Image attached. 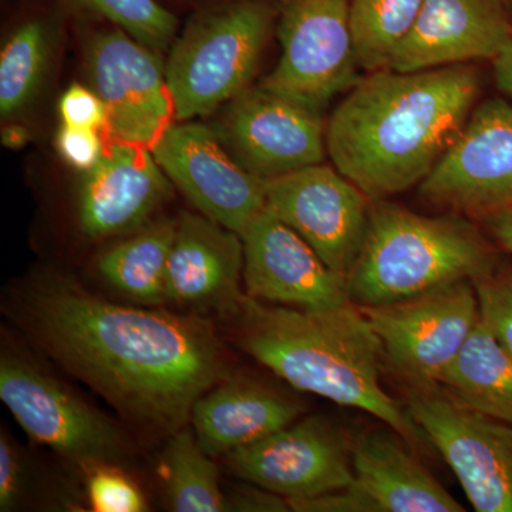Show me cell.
<instances>
[{
  "instance_id": "12",
  "label": "cell",
  "mask_w": 512,
  "mask_h": 512,
  "mask_svg": "<svg viewBox=\"0 0 512 512\" xmlns=\"http://www.w3.org/2000/svg\"><path fill=\"white\" fill-rule=\"evenodd\" d=\"M87 72L106 104L110 140L153 150L175 120L165 67L156 52L111 25L90 39Z\"/></svg>"
},
{
  "instance_id": "7",
  "label": "cell",
  "mask_w": 512,
  "mask_h": 512,
  "mask_svg": "<svg viewBox=\"0 0 512 512\" xmlns=\"http://www.w3.org/2000/svg\"><path fill=\"white\" fill-rule=\"evenodd\" d=\"M382 343L384 362L410 389H434L481 320L471 281H458L402 301L359 306Z\"/></svg>"
},
{
  "instance_id": "28",
  "label": "cell",
  "mask_w": 512,
  "mask_h": 512,
  "mask_svg": "<svg viewBox=\"0 0 512 512\" xmlns=\"http://www.w3.org/2000/svg\"><path fill=\"white\" fill-rule=\"evenodd\" d=\"M87 473V497L94 512H146V495L120 466H97Z\"/></svg>"
},
{
  "instance_id": "21",
  "label": "cell",
  "mask_w": 512,
  "mask_h": 512,
  "mask_svg": "<svg viewBox=\"0 0 512 512\" xmlns=\"http://www.w3.org/2000/svg\"><path fill=\"white\" fill-rule=\"evenodd\" d=\"M302 412L301 404L264 384L229 375L197 400L190 423L202 450L218 457L264 440Z\"/></svg>"
},
{
  "instance_id": "26",
  "label": "cell",
  "mask_w": 512,
  "mask_h": 512,
  "mask_svg": "<svg viewBox=\"0 0 512 512\" xmlns=\"http://www.w3.org/2000/svg\"><path fill=\"white\" fill-rule=\"evenodd\" d=\"M423 0H350L357 63L367 73L387 69L410 32Z\"/></svg>"
},
{
  "instance_id": "23",
  "label": "cell",
  "mask_w": 512,
  "mask_h": 512,
  "mask_svg": "<svg viewBox=\"0 0 512 512\" xmlns=\"http://www.w3.org/2000/svg\"><path fill=\"white\" fill-rule=\"evenodd\" d=\"M177 221L148 222L131 237L101 251L96 269L114 291L137 303H167L165 278Z\"/></svg>"
},
{
  "instance_id": "3",
  "label": "cell",
  "mask_w": 512,
  "mask_h": 512,
  "mask_svg": "<svg viewBox=\"0 0 512 512\" xmlns=\"http://www.w3.org/2000/svg\"><path fill=\"white\" fill-rule=\"evenodd\" d=\"M231 320L239 348L299 392L369 413L414 451L426 446L406 406L384 392L382 343L356 303L301 309L245 295Z\"/></svg>"
},
{
  "instance_id": "18",
  "label": "cell",
  "mask_w": 512,
  "mask_h": 512,
  "mask_svg": "<svg viewBox=\"0 0 512 512\" xmlns=\"http://www.w3.org/2000/svg\"><path fill=\"white\" fill-rule=\"evenodd\" d=\"M173 192L153 151L110 140L79 192V225L87 238L133 234L150 222Z\"/></svg>"
},
{
  "instance_id": "11",
  "label": "cell",
  "mask_w": 512,
  "mask_h": 512,
  "mask_svg": "<svg viewBox=\"0 0 512 512\" xmlns=\"http://www.w3.org/2000/svg\"><path fill=\"white\" fill-rule=\"evenodd\" d=\"M424 201L483 221L512 208V104H478L439 164L419 185Z\"/></svg>"
},
{
  "instance_id": "16",
  "label": "cell",
  "mask_w": 512,
  "mask_h": 512,
  "mask_svg": "<svg viewBox=\"0 0 512 512\" xmlns=\"http://www.w3.org/2000/svg\"><path fill=\"white\" fill-rule=\"evenodd\" d=\"M353 480L345 490L308 500H288L298 512H461L458 503L414 457L403 439L384 431L352 444Z\"/></svg>"
},
{
  "instance_id": "6",
  "label": "cell",
  "mask_w": 512,
  "mask_h": 512,
  "mask_svg": "<svg viewBox=\"0 0 512 512\" xmlns=\"http://www.w3.org/2000/svg\"><path fill=\"white\" fill-rule=\"evenodd\" d=\"M0 399L30 439L84 471L121 466L130 456V443L116 421L18 350H2Z\"/></svg>"
},
{
  "instance_id": "5",
  "label": "cell",
  "mask_w": 512,
  "mask_h": 512,
  "mask_svg": "<svg viewBox=\"0 0 512 512\" xmlns=\"http://www.w3.org/2000/svg\"><path fill=\"white\" fill-rule=\"evenodd\" d=\"M278 12L272 0H225L191 20L165 64L175 120L207 116L248 89Z\"/></svg>"
},
{
  "instance_id": "24",
  "label": "cell",
  "mask_w": 512,
  "mask_h": 512,
  "mask_svg": "<svg viewBox=\"0 0 512 512\" xmlns=\"http://www.w3.org/2000/svg\"><path fill=\"white\" fill-rule=\"evenodd\" d=\"M57 28L55 13L36 12L13 30L0 56V116L10 120L45 82Z\"/></svg>"
},
{
  "instance_id": "35",
  "label": "cell",
  "mask_w": 512,
  "mask_h": 512,
  "mask_svg": "<svg viewBox=\"0 0 512 512\" xmlns=\"http://www.w3.org/2000/svg\"><path fill=\"white\" fill-rule=\"evenodd\" d=\"M494 76L501 92L512 100V39L504 52L494 60Z\"/></svg>"
},
{
  "instance_id": "15",
  "label": "cell",
  "mask_w": 512,
  "mask_h": 512,
  "mask_svg": "<svg viewBox=\"0 0 512 512\" xmlns=\"http://www.w3.org/2000/svg\"><path fill=\"white\" fill-rule=\"evenodd\" d=\"M151 151L187 200L225 228L242 235L265 210L266 180L245 170L212 128L173 124Z\"/></svg>"
},
{
  "instance_id": "20",
  "label": "cell",
  "mask_w": 512,
  "mask_h": 512,
  "mask_svg": "<svg viewBox=\"0 0 512 512\" xmlns=\"http://www.w3.org/2000/svg\"><path fill=\"white\" fill-rule=\"evenodd\" d=\"M242 278L241 235L205 215L181 214L165 278L167 303L212 311L231 320L245 296Z\"/></svg>"
},
{
  "instance_id": "27",
  "label": "cell",
  "mask_w": 512,
  "mask_h": 512,
  "mask_svg": "<svg viewBox=\"0 0 512 512\" xmlns=\"http://www.w3.org/2000/svg\"><path fill=\"white\" fill-rule=\"evenodd\" d=\"M62 8L104 20L161 52L173 45L178 19L158 0H57Z\"/></svg>"
},
{
  "instance_id": "9",
  "label": "cell",
  "mask_w": 512,
  "mask_h": 512,
  "mask_svg": "<svg viewBox=\"0 0 512 512\" xmlns=\"http://www.w3.org/2000/svg\"><path fill=\"white\" fill-rule=\"evenodd\" d=\"M406 409L453 470L477 512H512V424L463 409L434 389H410Z\"/></svg>"
},
{
  "instance_id": "13",
  "label": "cell",
  "mask_w": 512,
  "mask_h": 512,
  "mask_svg": "<svg viewBox=\"0 0 512 512\" xmlns=\"http://www.w3.org/2000/svg\"><path fill=\"white\" fill-rule=\"evenodd\" d=\"M352 444L325 417L293 421L264 440L231 451L232 474L286 500L345 490L353 480Z\"/></svg>"
},
{
  "instance_id": "25",
  "label": "cell",
  "mask_w": 512,
  "mask_h": 512,
  "mask_svg": "<svg viewBox=\"0 0 512 512\" xmlns=\"http://www.w3.org/2000/svg\"><path fill=\"white\" fill-rule=\"evenodd\" d=\"M161 477L168 507L175 512H228L221 471L185 426L167 440Z\"/></svg>"
},
{
  "instance_id": "4",
  "label": "cell",
  "mask_w": 512,
  "mask_h": 512,
  "mask_svg": "<svg viewBox=\"0 0 512 512\" xmlns=\"http://www.w3.org/2000/svg\"><path fill=\"white\" fill-rule=\"evenodd\" d=\"M495 269L493 248L467 217H426L376 200L348 279L349 298L357 306L386 305L454 282H476Z\"/></svg>"
},
{
  "instance_id": "34",
  "label": "cell",
  "mask_w": 512,
  "mask_h": 512,
  "mask_svg": "<svg viewBox=\"0 0 512 512\" xmlns=\"http://www.w3.org/2000/svg\"><path fill=\"white\" fill-rule=\"evenodd\" d=\"M483 222L501 248L512 255V208L497 212L485 218Z\"/></svg>"
},
{
  "instance_id": "2",
  "label": "cell",
  "mask_w": 512,
  "mask_h": 512,
  "mask_svg": "<svg viewBox=\"0 0 512 512\" xmlns=\"http://www.w3.org/2000/svg\"><path fill=\"white\" fill-rule=\"evenodd\" d=\"M480 94L473 64L362 77L326 123L328 156L372 201L420 185L460 136Z\"/></svg>"
},
{
  "instance_id": "17",
  "label": "cell",
  "mask_w": 512,
  "mask_h": 512,
  "mask_svg": "<svg viewBox=\"0 0 512 512\" xmlns=\"http://www.w3.org/2000/svg\"><path fill=\"white\" fill-rule=\"evenodd\" d=\"M241 237L245 295L301 309L332 308L350 301L348 281L271 212H259Z\"/></svg>"
},
{
  "instance_id": "33",
  "label": "cell",
  "mask_w": 512,
  "mask_h": 512,
  "mask_svg": "<svg viewBox=\"0 0 512 512\" xmlns=\"http://www.w3.org/2000/svg\"><path fill=\"white\" fill-rule=\"evenodd\" d=\"M227 494L228 511L285 512L291 511L288 500L254 484L239 485Z\"/></svg>"
},
{
  "instance_id": "1",
  "label": "cell",
  "mask_w": 512,
  "mask_h": 512,
  "mask_svg": "<svg viewBox=\"0 0 512 512\" xmlns=\"http://www.w3.org/2000/svg\"><path fill=\"white\" fill-rule=\"evenodd\" d=\"M3 305L43 355L157 437L188 426L197 400L229 376L224 345L201 316L110 302L56 271L23 279Z\"/></svg>"
},
{
  "instance_id": "29",
  "label": "cell",
  "mask_w": 512,
  "mask_h": 512,
  "mask_svg": "<svg viewBox=\"0 0 512 512\" xmlns=\"http://www.w3.org/2000/svg\"><path fill=\"white\" fill-rule=\"evenodd\" d=\"M481 320L512 356V271H495L473 282Z\"/></svg>"
},
{
  "instance_id": "10",
  "label": "cell",
  "mask_w": 512,
  "mask_h": 512,
  "mask_svg": "<svg viewBox=\"0 0 512 512\" xmlns=\"http://www.w3.org/2000/svg\"><path fill=\"white\" fill-rule=\"evenodd\" d=\"M370 207L372 200L335 165H311L265 183V210L346 281L365 242Z\"/></svg>"
},
{
  "instance_id": "22",
  "label": "cell",
  "mask_w": 512,
  "mask_h": 512,
  "mask_svg": "<svg viewBox=\"0 0 512 512\" xmlns=\"http://www.w3.org/2000/svg\"><path fill=\"white\" fill-rule=\"evenodd\" d=\"M437 387L463 409L512 424V356L483 320Z\"/></svg>"
},
{
  "instance_id": "32",
  "label": "cell",
  "mask_w": 512,
  "mask_h": 512,
  "mask_svg": "<svg viewBox=\"0 0 512 512\" xmlns=\"http://www.w3.org/2000/svg\"><path fill=\"white\" fill-rule=\"evenodd\" d=\"M56 144L63 160L84 173L99 163L106 148L101 140L100 131L66 124L60 127Z\"/></svg>"
},
{
  "instance_id": "8",
  "label": "cell",
  "mask_w": 512,
  "mask_h": 512,
  "mask_svg": "<svg viewBox=\"0 0 512 512\" xmlns=\"http://www.w3.org/2000/svg\"><path fill=\"white\" fill-rule=\"evenodd\" d=\"M282 55L261 86L323 114L336 94L359 77L350 26V0H282L278 12Z\"/></svg>"
},
{
  "instance_id": "19",
  "label": "cell",
  "mask_w": 512,
  "mask_h": 512,
  "mask_svg": "<svg viewBox=\"0 0 512 512\" xmlns=\"http://www.w3.org/2000/svg\"><path fill=\"white\" fill-rule=\"evenodd\" d=\"M511 39L512 23L501 0H423L387 69L410 73L494 62Z\"/></svg>"
},
{
  "instance_id": "14",
  "label": "cell",
  "mask_w": 512,
  "mask_h": 512,
  "mask_svg": "<svg viewBox=\"0 0 512 512\" xmlns=\"http://www.w3.org/2000/svg\"><path fill=\"white\" fill-rule=\"evenodd\" d=\"M215 131L235 160L262 180L323 163L328 156L322 114L261 84L229 101Z\"/></svg>"
},
{
  "instance_id": "31",
  "label": "cell",
  "mask_w": 512,
  "mask_h": 512,
  "mask_svg": "<svg viewBox=\"0 0 512 512\" xmlns=\"http://www.w3.org/2000/svg\"><path fill=\"white\" fill-rule=\"evenodd\" d=\"M59 113L66 126L107 130V109L104 101L94 90L73 84L59 101Z\"/></svg>"
},
{
  "instance_id": "36",
  "label": "cell",
  "mask_w": 512,
  "mask_h": 512,
  "mask_svg": "<svg viewBox=\"0 0 512 512\" xmlns=\"http://www.w3.org/2000/svg\"><path fill=\"white\" fill-rule=\"evenodd\" d=\"M2 140L5 146L19 148L28 143L29 133L25 130V127L9 126L3 130Z\"/></svg>"
},
{
  "instance_id": "30",
  "label": "cell",
  "mask_w": 512,
  "mask_h": 512,
  "mask_svg": "<svg viewBox=\"0 0 512 512\" xmlns=\"http://www.w3.org/2000/svg\"><path fill=\"white\" fill-rule=\"evenodd\" d=\"M28 491V470L19 447L9 434H0V511L18 510Z\"/></svg>"
}]
</instances>
